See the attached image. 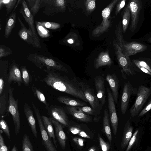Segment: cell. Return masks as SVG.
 <instances>
[{
    "instance_id": "obj_5",
    "label": "cell",
    "mask_w": 151,
    "mask_h": 151,
    "mask_svg": "<svg viewBox=\"0 0 151 151\" xmlns=\"http://www.w3.org/2000/svg\"><path fill=\"white\" fill-rule=\"evenodd\" d=\"M73 79L81 88L88 102L95 111L96 115H99L102 109L103 106L93 90L87 83L79 81L76 78L74 77Z\"/></svg>"
},
{
    "instance_id": "obj_45",
    "label": "cell",
    "mask_w": 151,
    "mask_h": 151,
    "mask_svg": "<svg viewBox=\"0 0 151 151\" xmlns=\"http://www.w3.org/2000/svg\"><path fill=\"white\" fill-rule=\"evenodd\" d=\"M99 141L102 151H109L110 148V144L105 141L101 137H99Z\"/></svg>"
},
{
    "instance_id": "obj_49",
    "label": "cell",
    "mask_w": 151,
    "mask_h": 151,
    "mask_svg": "<svg viewBox=\"0 0 151 151\" xmlns=\"http://www.w3.org/2000/svg\"><path fill=\"white\" fill-rule=\"evenodd\" d=\"M126 0H123L119 1L118 3L115 10V14L117 15L120 12L125 5Z\"/></svg>"
},
{
    "instance_id": "obj_53",
    "label": "cell",
    "mask_w": 151,
    "mask_h": 151,
    "mask_svg": "<svg viewBox=\"0 0 151 151\" xmlns=\"http://www.w3.org/2000/svg\"><path fill=\"white\" fill-rule=\"evenodd\" d=\"M79 136L84 138L90 139V137L85 132L81 130L78 134Z\"/></svg>"
},
{
    "instance_id": "obj_8",
    "label": "cell",
    "mask_w": 151,
    "mask_h": 151,
    "mask_svg": "<svg viewBox=\"0 0 151 151\" xmlns=\"http://www.w3.org/2000/svg\"><path fill=\"white\" fill-rule=\"evenodd\" d=\"M66 1L64 0H41L40 8H43V13L52 16L66 9Z\"/></svg>"
},
{
    "instance_id": "obj_52",
    "label": "cell",
    "mask_w": 151,
    "mask_h": 151,
    "mask_svg": "<svg viewBox=\"0 0 151 151\" xmlns=\"http://www.w3.org/2000/svg\"><path fill=\"white\" fill-rule=\"evenodd\" d=\"M136 65L143 72L151 76V72L147 69L138 65Z\"/></svg>"
},
{
    "instance_id": "obj_55",
    "label": "cell",
    "mask_w": 151,
    "mask_h": 151,
    "mask_svg": "<svg viewBox=\"0 0 151 151\" xmlns=\"http://www.w3.org/2000/svg\"><path fill=\"white\" fill-rule=\"evenodd\" d=\"M88 151H96V150L95 147L93 146L89 149Z\"/></svg>"
},
{
    "instance_id": "obj_51",
    "label": "cell",
    "mask_w": 151,
    "mask_h": 151,
    "mask_svg": "<svg viewBox=\"0 0 151 151\" xmlns=\"http://www.w3.org/2000/svg\"><path fill=\"white\" fill-rule=\"evenodd\" d=\"M73 141L78 145L81 147H83L84 145V140L78 137H74L73 139Z\"/></svg>"
},
{
    "instance_id": "obj_23",
    "label": "cell",
    "mask_w": 151,
    "mask_h": 151,
    "mask_svg": "<svg viewBox=\"0 0 151 151\" xmlns=\"http://www.w3.org/2000/svg\"><path fill=\"white\" fill-rule=\"evenodd\" d=\"M52 121L54 125L55 135L57 140L63 149H64L66 146L67 137L65 133L62 124L52 119Z\"/></svg>"
},
{
    "instance_id": "obj_27",
    "label": "cell",
    "mask_w": 151,
    "mask_h": 151,
    "mask_svg": "<svg viewBox=\"0 0 151 151\" xmlns=\"http://www.w3.org/2000/svg\"><path fill=\"white\" fill-rule=\"evenodd\" d=\"M58 101L68 106H83L86 105V103L79 100L63 96H60L57 98Z\"/></svg>"
},
{
    "instance_id": "obj_6",
    "label": "cell",
    "mask_w": 151,
    "mask_h": 151,
    "mask_svg": "<svg viewBox=\"0 0 151 151\" xmlns=\"http://www.w3.org/2000/svg\"><path fill=\"white\" fill-rule=\"evenodd\" d=\"M119 1V0L112 1L102 11L101 15L103 20L101 24L93 31L92 33L93 36L99 37L108 29L110 26V19L111 12Z\"/></svg>"
},
{
    "instance_id": "obj_19",
    "label": "cell",
    "mask_w": 151,
    "mask_h": 151,
    "mask_svg": "<svg viewBox=\"0 0 151 151\" xmlns=\"http://www.w3.org/2000/svg\"><path fill=\"white\" fill-rule=\"evenodd\" d=\"M94 81L97 97L103 106L105 104L106 97L104 79L102 76H98L94 78Z\"/></svg>"
},
{
    "instance_id": "obj_22",
    "label": "cell",
    "mask_w": 151,
    "mask_h": 151,
    "mask_svg": "<svg viewBox=\"0 0 151 151\" xmlns=\"http://www.w3.org/2000/svg\"><path fill=\"white\" fill-rule=\"evenodd\" d=\"M23 109L25 115L32 133L35 137L37 138V132L36 128V121L34 116L33 111L30 106L27 103H24L23 106Z\"/></svg>"
},
{
    "instance_id": "obj_35",
    "label": "cell",
    "mask_w": 151,
    "mask_h": 151,
    "mask_svg": "<svg viewBox=\"0 0 151 151\" xmlns=\"http://www.w3.org/2000/svg\"><path fill=\"white\" fill-rule=\"evenodd\" d=\"M31 90L34 95L37 97L40 101L45 105L46 108L47 109L48 108L50 105L46 101L45 97L44 94L35 85H33L32 86Z\"/></svg>"
},
{
    "instance_id": "obj_14",
    "label": "cell",
    "mask_w": 151,
    "mask_h": 151,
    "mask_svg": "<svg viewBox=\"0 0 151 151\" xmlns=\"http://www.w3.org/2000/svg\"><path fill=\"white\" fill-rule=\"evenodd\" d=\"M107 91L110 120L114 134L115 135L118 129V119L116 110L115 102L112 94L108 88H107Z\"/></svg>"
},
{
    "instance_id": "obj_31",
    "label": "cell",
    "mask_w": 151,
    "mask_h": 151,
    "mask_svg": "<svg viewBox=\"0 0 151 151\" xmlns=\"http://www.w3.org/2000/svg\"><path fill=\"white\" fill-rule=\"evenodd\" d=\"M61 42L68 46L75 47L79 45L80 42L77 35L76 33L71 32L62 40Z\"/></svg>"
},
{
    "instance_id": "obj_15",
    "label": "cell",
    "mask_w": 151,
    "mask_h": 151,
    "mask_svg": "<svg viewBox=\"0 0 151 151\" xmlns=\"http://www.w3.org/2000/svg\"><path fill=\"white\" fill-rule=\"evenodd\" d=\"M142 4L141 0H132L129 1L127 6L130 12L131 22L130 29L132 32H134L137 27L142 7Z\"/></svg>"
},
{
    "instance_id": "obj_16",
    "label": "cell",
    "mask_w": 151,
    "mask_h": 151,
    "mask_svg": "<svg viewBox=\"0 0 151 151\" xmlns=\"http://www.w3.org/2000/svg\"><path fill=\"white\" fill-rule=\"evenodd\" d=\"M134 88L129 81L125 83L121 97L120 109L122 114H125L128 108L129 99Z\"/></svg>"
},
{
    "instance_id": "obj_7",
    "label": "cell",
    "mask_w": 151,
    "mask_h": 151,
    "mask_svg": "<svg viewBox=\"0 0 151 151\" xmlns=\"http://www.w3.org/2000/svg\"><path fill=\"white\" fill-rule=\"evenodd\" d=\"M137 93L135 101L129 111V113L132 117L135 116L139 114L151 94V87H147L143 85L139 86Z\"/></svg>"
},
{
    "instance_id": "obj_41",
    "label": "cell",
    "mask_w": 151,
    "mask_h": 151,
    "mask_svg": "<svg viewBox=\"0 0 151 151\" xmlns=\"http://www.w3.org/2000/svg\"><path fill=\"white\" fill-rule=\"evenodd\" d=\"M0 127L9 139L11 140V136L9 127L6 122L2 119H1L0 121Z\"/></svg>"
},
{
    "instance_id": "obj_42",
    "label": "cell",
    "mask_w": 151,
    "mask_h": 151,
    "mask_svg": "<svg viewBox=\"0 0 151 151\" xmlns=\"http://www.w3.org/2000/svg\"><path fill=\"white\" fill-rule=\"evenodd\" d=\"M95 0H87L85 2L86 10L88 12H93L96 7Z\"/></svg>"
},
{
    "instance_id": "obj_2",
    "label": "cell",
    "mask_w": 151,
    "mask_h": 151,
    "mask_svg": "<svg viewBox=\"0 0 151 151\" xmlns=\"http://www.w3.org/2000/svg\"><path fill=\"white\" fill-rule=\"evenodd\" d=\"M116 41L121 49L122 52L129 57L139 52H142L147 49L146 45L138 42H126L123 37L122 28L121 22L116 26L115 30Z\"/></svg>"
},
{
    "instance_id": "obj_3",
    "label": "cell",
    "mask_w": 151,
    "mask_h": 151,
    "mask_svg": "<svg viewBox=\"0 0 151 151\" xmlns=\"http://www.w3.org/2000/svg\"><path fill=\"white\" fill-rule=\"evenodd\" d=\"M28 60L40 69L55 71L68 73V71L63 65L53 59L37 53H31L27 56Z\"/></svg>"
},
{
    "instance_id": "obj_13",
    "label": "cell",
    "mask_w": 151,
    "mask_h": 151,
    "mask_svg": "<svg viewBox=\"0 0 151 151\" xmlns=\"http://www.w3.org/2000/svg\"><path fill=\"white\" fill-rule=\"evenodd\" d=\"M46 109L47 113L52 119L65 127L69 126V121L68 117L62 107L56 105H51L49 106Z\"/></svg>"
},
{
    "instance_id": "obj_28",
    "label": "cell",
    "mask_w": 151,
    "mask_h": 151,
    "mask_svg": "<svg viewBox=\"0 0 151 151\" xmlns=\"http://www.w3.org/2000/svg\"><path fill=\"white\" fill-rule=\"evenodd\" d=\"M16 12H12L7 19L4 29V37L8 38L10 35L13 29L14 28L16 20Z\"/></svg>"
},
{
    "instance_id": "obj_50",
    "label": "cell",
    "mask_w": 151,
    "mask_h": 151,
    "mask_svg": "<svg viewBox=\"0 0 151 151\" xmlns=\"http://www.w3.org/2000/svg\"><path fill=\"white\" fill-rule=\"evenodd\" d=\"M151 109V100L147 106L142 110L138 115L139 117L143 116Z\"/></svg>"
},
{
    "instance_id": "obj_48",
    "label": "cell",
    "mask_w": 151,
    "mask_h": 151,
    "mask_svg": "<svg viewBox=\"0 0 151 151\" xmlns=\"http://www.w3.org/2000/svg\"><path fill=\"white\" fill-rule=\"evenodd\" d=\"M0 151H8V149L6 145L1 134V130L0 133Z\"/></svg>"
},
{
    "instance_id": "obj_26",
    "label": "cell",
    "mask_w": 151,
    "mask_h": 151,
    "mask_svg": "<svg viewBox=\"0 0 151 151\" xmlns=\"http://www.w3.org/2000/svg\"><path fill=\"white\" fill-rule=\"evenodd\" d=\"M42 117L44 127L49 136L52 139L55 147L57 148L58 145L53 127L52 119L44 115L42 116Z\"/></svg>"
},
{
    "instance_id": "obj_4",
    "label": "cell",
    "mask_w": 151,
    "mask_h": 151,
    "mask_svg": "<svg viewBox=\"0 0 151 151\" xmlns=\"http://www.w3.org/2000/svg\"><path fill=\"white\" fill-rule=\"evenodd\" d=\"M113 45L119 66L121 68L122 76L124 79L134 73L132 68V63L129 57L124 55L118 44L115 39L113 41Z\"/></svg>"
},
{
    "instance_id": "obj_24",
    "label": "cell",
    "mask_w": 151,
    "mask_h": 151,
    "mask_svg": "<svg viewBox=\"0 0 151 151\" xmlns=\"http://www.w3.org/2000/svg\"><path fill=\"white\" fill-rule=\"evenodd\" d=\"M112 64L108 51L102 52L96 59L94 62V67L97 69L102 66H110Z\"/></svg>"
},
{
    "instance_id": "obj_30",
    "label": "cell",
    "mask_w": 151,
    "mask_h": 151,
    "mask_svg": "<svg viewBox=\"0 0 151 151\" xmlns=\"http://www.w3.org/2000/svg\"><path fill=\"white\" fill-rule=\"evenodd\" d=\"M9 96L3 95L0 96V115L1 118L9 115Z\"/></svg>"
},
{
    "instance_id": "obj_1",
    "label": "cell",
    "mask_w": 151,
    "mask_h": 151,
    "mask_svg": "<svg viewBox=\"0 0 151 151\" xmlns=\"http://www.w3.org/2000/svg\"><path fill=\"white\" fill-rule=\"evenodd\" d=\"M45 76L41 81L49 86L60 91L70 95L88 102L81 87L73 80L67 76L55 71L44 70Z\"/></svg>"
},
{
    "instance_id": "obj_18",
    "label": "cell",
    "mask_w": 151,
    "mask_h": 151,
    "mask_svg": "<svg viewBox=\"0 0 151 151\" xmlns=\"http://www.w3.org/2000/svg\"><path fill=\"white\" fill-rule=\"evenodd\" d=\"M16 83L20 87L23 81L20 70L18 64L13 62L9 67L8 83L10 85L12 82Z\"/></svg>"
},
{
    "instance_id": "obj_11",
    "label": "cell",
    "mask_w": 151,
    "mask_h": 151,
    "mask_svg": "<svg viewBox=\"0 0 151 151\" xmlns=\"http://www.w3.org/2000/svg\"><path fill=\"white\" fill-rule=\"evenodd\" d=\"M18 19L21 25L18 33L20 38L35 47L42 48L40 40L37 35H34L29 28L27 29L19 17Z\"/></svg>"
},
{
    "instance_id": "obj_40",
    "label": "cell",
    "mask_w": 151,
    "mask_h": 151,
    "mask_svg": "<svg viewBox=\"0 0 151 151\" xmlns=\"http://www.w3.org/2000/svg\"><path fill=\"white\" fill-rule=\"evenodd\" d=\"M39 22L46 28L51 29H57L59 28L60 27V24L57 23L46 22Z\"/></svg>"
},
{
    "instance_id": "obj_9",
    "label": "cell",
    "mask_w": 151,
    "mask_h": 151,
    "mask_svg": "<svg viewBox=\"0 0 151 151\" xmlns=\"http://www.w3.org/2000/svg\"><path fill=\"white\" fill-rule=\"evenodd\" d=\"M32 105L37 119L41 133L42 143L47 151H58L51 139L49 136L44 127L42 116L38 108L35 104Z\"/></svg>"
},
{
    "instance_id": "obj_44",
    "label": "cell",
    "mask_w": 151,
    "mask_h": 151,
    "mask_svg": "<svg viewBox=\"0 0 151 151\" xmlns=\"http://www.w3.org/2000/svg\"><path fill=\"white\" fill-rule=\"evenodd\" d=\"M138 132V129L135 131L130 139L125 151H129L130 150L136 140Z\"/></svg>"
},
{
    "instance_id": "obj_29",
    "label": "cell",
    "mask_w": 151,
    "mask_h": 151,
    "mask_svg": "<svg viewBox=\"0 0 151 151\" xmlns=\"http://www.w3.org/2000/svg\"><path fill=\"white\" fill-rule=\"evenodd\" d=\"M102 131L106 136L110 145H111L112 139V134L110 127L108 111L106 109H105L104 110Z\"/></svg>"
},
{
    "instance_id": "obj_32",
    "label": "cell",
    "mask_w": 151,
    "mask_h": 151,
    "mask_svg": "<svg viewBox=\"0 0 151 151\" xmlns=\"http://www.w3.org/2000/svg\"><path fill=\"white\" fill-rule=\"evenodd\" d=\"M41 0H27L26 2L28 8L33 17L38 12L41 3Z\"/></svg>"
},
{
    "instance_id": "obj_20",
    "label": "cell",
    "mask_w": 151,
    "mask_h": 151,
    "mask_svg": "<svg viewBox=\"0 0 151 151\" xmlns=\"http://www.w3.org/2000/svg\"><path fill=\"white\" fill-rule=\"evenodd\" d=\"M65 107L68 113L78 121L85 122L92 121L91 116L81 111L77 106H68Z\"/></svg>"
},
{
    "instance_id": "obj_54",
    "label": "cell",
    "mask_w": 151,
    "mask_h": 151,
    "mask_svg": "<svg viewBox=\"0 0 151 151\" xmlns=\"http://www.w3.org/2000/svg\"><path fill=\"white\" fill-rule=\"evenodd\" d=\"M22 1V0H17V3H16V5H15V6L14 9H13V11H12V12H14L15 11H16L15 10H16L18 6V5L20 3V2Z\"/></svg>"
},
{
    "instance_id": "obj_39",
    "label": "cell",
    "mask_w": 151,
    "mask_h": 151,
    "mask_svg": "<svg viewBox=\"0 0 151 151\" xmlns=\"http://www.w3.org/2000/svg\"><path fill=\"white\" fill-rule=\"evenodd\" d=\"M13 52L9 48L3 45H0V58L7 56L12 54Z\"/></svg>"
},
{
    "instance_id": "obj_34",
    "label": "cell",
    "mask_w": 151,
    "mask_h": 151,
    "mask_svg": "<svg viewBox=\"0 0 151 151\" xmlns=\"http://www.w3.org/2000/svg\"><path fill=\"white\" fill-rule=\"evenodd\" d=\"M130 17V12L127 6L124 13L122 21V31L124 34L125 33L127 29Z\"/></svg>"
},
{
    "instance_id": "obj_12",
    "label": "cell",
    "mask_w": 151,
    "mask_h": 151,
    "mask_svg": "<svg viewBox=\"0 0 151 151\" xmlns=\"http://www.w3.org/2000/svg\"><path fill=\"white\" fill-rule=\"evenodd\" d=\"M9 63L7 60H0V96H9L10 86L8 83Z\"/></svg>"
},
{
    "instance_id": "obj_36",
    "label": "cell",
    "mask_w": 151,
    "mask_h": 151,
    "mask_svg": "<svg viewBox=\"0 0 151 151\" xmlns=\"http://www.w3.org/2000/svg\"><path fill=\"white\" fill-rule=\"evenodd\" d=\"M17 0H0V7L5 5L7 14L12 12L17 3Z\"/></svg>"
},
{
    "instance_id": "obj_57",
    "label": "cell",
    "mask_w": 151,
    "mask_h": 151,
    "mask_svg": "<svg viewBox=\"0 0 151 151\" xmlns=\"http://www.w3.org/2000/svg\"><path fill=\"white\" fill-rule=\"evenodd\" d=\"M148 41L149 42L151 43V37H150L148 39Z\"/></svg>"
},
{
    "instance_id": "obj_47",
    "label": "cell",
    "mask_w": 151,
    "mask_h": 151,
    "mask_svg": "<svg viewBox=\"0 0 151 151\" xmlns=\"http://www.w3.org/2000/svg\"><path fill=\"white\" fill-rule=\"evenodd\" d=\"M69 130L70 132L74 134H78L81 131L79 126L77 125L71 126L69 125Z\"/></svg>"
},
{
    "instance_id": "obj_21",
    "label": "cell",
    "mask_w": 151,
    "mask_h": 151,
    "mask_svg": "<svg viewBox=\"0 0 151 151\" xmlns=\"http://www.w3.org/2000/svg\"><path fill=\"white\" fill-rule=\"evenodd\" d=\"M106 80L108 83L112 91L115 102L117 103L119 97V79L116 74H108L106 76Z\"/></svg>"
},
{
    "instance_id": "obj_37",
    "label": "cell",
    "mask_w": 151,
    "mask_h": 151,
    "mask_svg": "<svg viewBox=\"0 0 151 151\" xmlns=\"http://www.w3.org/2000/svg\"><path fill=\"white\" fill-rule=\"evenodd\" d=\"M36 28L39 36L42 38H46L50 36V31L38 21L36 22Z\"/></svg>"
},
{
    "instance_id": "obj_43",
    "label": "cell",
    "mask_w": 151,
    "mask_h": 151,
    "mask_svg": "<svg viewBox=\"0 0 151 151\" xmlns=\"http://www.w3.org/2000/svg\"><path fill=\"white\" fill-rule=\"evenodd\" d=\"M77 107L81 111L87 114L96 115L95 111L91 107L86 106Z\"/></svg>"
},
{
    "instance_id": "obj_17",
    "label": "cell",
    "mask_w": 151,
    "mask_h": 151,
    "mask_svg": "<svg viewBox=\"0 0 151 151\" xmlns=\"http://www.w3.org/2000/svg\"><path fill=\"white\" fill-rule=\"evenodd\" d=\"M19 12L23 16L25 21L34 35H37L34 25V17L32 14L27 6L26 1L22 0Z\"/></svg>"
},
{
    "instance_id": "obj_25",
    "label": "cell",
    "mask_w": 151,
    "mask_h": 151,
    "mask_svg": "<svg viewBox=\"0 0 151 151\" xmlns=\"http://www.w3.org/2000/svg\"><path fill=\"white\" fill-rule=\"evenodd\" d=\"M133 127L129 120L127 121L125 125L121 142V147L123 149L128 145L132 136Z\"/></svg>"
},
{
    "instance_id": "obj_46",
    "label": "cell",
    "mask_w": 151,
    "mask_h": 151,
    "mask_svg": "<svg viewBox=\"0 0 151 151\" xmlns=\"http://www.w3.org/2000/svg\"><path fill=\"white\" fill-rule=\"evenodd\" d=\"M132 61L136 65H138L145 68L151 72V67L145 61L137 60H133Z\"/></svg>"
},
{
    "instance_id": "obj_38",
    "label": "cell",
    "mask_w": 151,
    "mask_h": 151,
    "mask_svg": "<svg viewBox=\"0 0 151 151\" xmlns=\"http://www.w3.org/2000/svg\"><path fill=\"white\" fill-rule=\"evenodd\" d=\"M22 151H34L29 137L26 134L24 135L22 139Z\"/></svg>"
},
{
    "instance_id": "obj_33",
    "label": "cell",
    "mask_w": 151,
    "mask_h": 151,
    "mask_svg": "<svg viewBox=\"0 0 151 151\" xmlns=\"http://www.w3.org/2000/svg\"><path fill=\"white\" fill-rule=\"evenodd\" d=\"M23 83L27 87H29L32 81V78L26 67L22 65L20 68Z\"/></svg>"
},
{
    "instance_id": "obj_56",
    "label": "cell",
    "mask_w": 151,
    "mask_h": 151,
    "mask_svg": "<svg viewBox=\"0 0 151 151\" xmlns=\"http://www.w3.org/2000/svg\"><path fill=\"white\" fill-rule=\"evenodd\" d=\"M17 150L18 149L17 147L15 145H14L11 151H17Z\"/></svg>"
},
{
    "instance_id": "obj_10",
    "label": "cell",
    "mask_w": 151,
    "mask_h": 151,
    "mask_svg": "<svg viewBox=\"0 0 151 151\" xmlns=\"http://www.w3.org/2000/svg\"><path fill=\"white\" fill-rule=\"evenodd\" d=\"M14 88L11 87L9 91V110L11 114L14 125L15 134L18 135L21 126L19 113L18 107V100H15L13 95Z\"/></svg>"
}]
</instances>
